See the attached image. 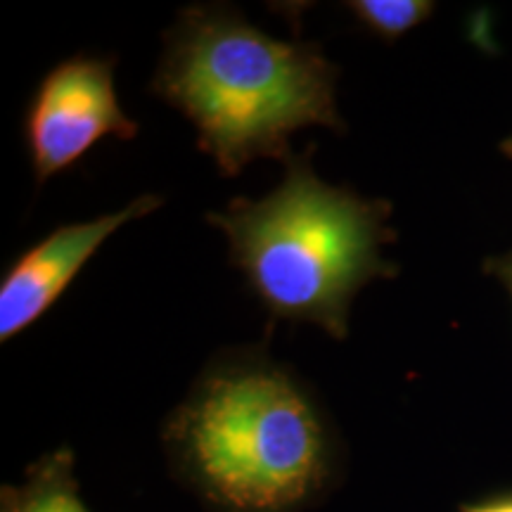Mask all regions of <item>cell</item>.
<instances>
[{"mask_svg":"<svg viewBox=\"0 0 512 512\" xmlns=\"http://www.w3.org/2000/svg\"><path fill=\"white\" fill-rule=\"evenodd\" d=\"M159 439L171 477L209 512H309L344 475L318 394L256 344L211 356Z\"/></svg>","mask_w":512,"mask_h":512,"instance_id":"1","label":"cell"},{"mask_svg":"<svg viewBox=\"0 0 512 512\" xmlns=\"http://www.w3.org/2000/svg\"><path fill=\"white\" fill-rule=\"evenodd\" d=\"M162 41L150 93L195 126L197 147L223 178L256 159L285 164L299 128L347 133L339 67L320 43L275 38L228 3L185 5Z\"/></svg>","mask_w":512,"mask_h":512,"instance_id":"2","label":"cell"},{"mask_svg":"<svg viewBox=\"0 0 512 512\" xmlns=\"http://www.w3.org/2000/svg\"><path fill=\"white\" fill-rule=\"evenodd\" d=\"M313 155L316 145L292 155L268 195L233 197L207 223L228 238L230 266L268 318L318 325L344 342L356 294L399 275L382 254L396 242L394 204L325 183Z\"/></svg>","mask_w":512,"mask_h":512,"instance_id":"3","label":"cell"},{"mask_svg":"<svg viewBox=\"0 0 512 512\" xmlns=\"http://www.w3.org/2000/svg\"><path fill=\"white\" fill-rule=\"evenodd\" d=\"M117 60L79 53L38 81L22 119L36 188L74 169L105 138L133 140L138 121L121 107L114 86Z\"/></svg>","mask_w":512,"mask_h":512,"instance_id":"4","label":"cell"},{"mask_svg":"<svg viewBox=\"0 0 512 512\" xmlns=\"http://www.w3.org/2000/svg\"><path fill=\"white\" fill-rule=\"evenodd\" d=\"M162 204V195L147 192L112 214L57 226L17 254L0 278V342L8 344L36 325L121 226L145 219Z\"/></svg>","mask_w":512,"mask_h":512,"instance_id":"5","label":"cell"},{"mask_svg":"<svg viewBox=\"0 0 512 512\" xmlns=\"http://www.w3.org/2000/svg\"><path fill=\"white\" fill-rule=\"evenodd\" d=\"M0 512H91L81 498L72 448H55L24 470L22 482L3 484Z\"/></svg>","mask_w":512,"mask_h":512,"instance_id":"6","label":"cell"},{"mask_svg":"<svg viewBox=\"0 0 512 512\" xmlns=\"http://www.w3.org/2000/svg\"><path fill=\"white\" fill-rule=\"evenodd\" d=\"M342 8L356 19L361 29L380 38L382 43H396L408 31L434 15L437 3L430 0H349Z\"/></svg>","mask_w":512,"mask_h":512,"instance_id":"7","label":"cell"},{"mask_svg":"<svg viewBox=\"0 0 512 512\" xmlns=\"http://www.w3.org/2000/svg\"><path fill=\"white\" fill-rule=\"evenodd\" d=\"M458 512H512V489L491 491L475 501L460 503Z\"/></svg>","mask_w":512,"mask_h":512,"instance_id":"8","label":"cell"},{"mask_svg":"<svg viewBox=\"0 0 512 512\" xmlns=\"http://www.w3.org/2000/svg\"><path fill=\"white\" fill-rule=\"evenodd\" d=\"M484 273L491 275V278H496L498 283H501L505 290H508L510 299H512V249L505 254H498V256H489V259H484Z\"/></svg>","mask_w":512,"mask_h":512,"instance_id":"9","label":"cell"},{"mask_svg":"<svg viewBox=\"0 0 512 512\" xmlns=\"http://www.w3.org/2000/svg\"><path fill=\"white\" fill-rule=\"evenodd\" d=\"M498 150H501V155H505L508 159H512V133L508 138L501 140V145H498Z\"/></svg>","mask_w":512,"mask_h":512,"instance_id":"10","label":"cell"}]
</instances>
